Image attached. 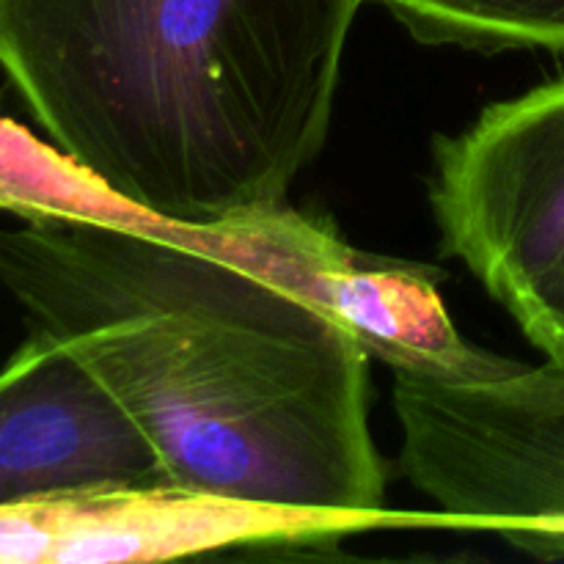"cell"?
<instances>
[{
	"mask_svg": "<svg viewBox=\"0 0 564 564\" xmlns=\"http://www.w3.org/2000/svg\"><path fill=\"white\" fill-rule=\"evenodd\" d=\"M0 286L147 433L176 488L341 518L383 507L369 350L308 297L176 235L36 218L0 229Z\"/></svg>",
	"mask_w": 564,
	"mask_h": 564,
	"instance_id": "cell-1",
	"label": "cell"
},
{
	"mask_svg": "<svg viewBox=\"0 0 564 564\" xmlns=\"http://www.w3.org/2000/svg\"><path fill=\"white\" fill-rule=\"evenodd\" d=\"M361 0H0V69L53 147L182 231L286 207Z\"/></svg>",
	"mask_w": 564,
	"mask_h": 564,
	"instance_id": "cell-2",
	"label": "cell"
},
{
	"mask_svg": "<svg viewBox=\"0 0 564 564\" xmlns=\"http://www.w3.org/2000/svg\"><path fill=\"white\" fill-rule=\"evenodd\" d=\"M402 471L455 527L564 562V361H507L482 378L394 369Z\"/></svg>",
	"mask_w": 564,
	"mask_h": 564,
	"instance_id": "cell-3",
	"label": "cell"
},
{
	"mask_svg": "<svg viewBox=\"0 0 564 564\" xmlns=\"http://www.w3.org/2000/svg\"><path fill=\"white\" fill-rule=\"evenodd\" d=\"M444 248L505 308L564 259V77L490 105L435 147Z\"/></svg>",
	"mask_w": 564,
	"mask_h": 564,
	"instance_id": "cell-4",
	"label": "cell"
},
{
	"mask_svg": "<svg viewBox=\"0 0 564 564\" xmlns=\"http://www.w3.org/2000/svg\"><path fill=\"white\" fill-rule=\"evenodd\" d=\"M176 488L113 394L61 345L28 330L0 369V507Z\"/></svg>",
	"mask_w": 564,
	"mask_h": 564,
	"instance_id": "cell-5",
	"label": "cell"
},
{
	"mask_svg": "<svg viewBox=\"0 0 564 564\" xmlns=\"http://www.w3.org/2000/svg\"><path fill=\"white\" fill-rule=\"evenodd\" d=\"M0 213L20 220L77 218L160 231L163 220L138 213L58 147L0 119Z\"/></svg>",
	"mask_w": 564,
	"mask_h": 564,
	"instance_id": "cell-6",
	"label": "cell"
},
{
	"mask_svg": "<svg viewBox=\"0 0 564 564\" xmlns=\"http://www.w3.org/2000/svg\"><path fill=\"white\" fill-rule=\"evenodd\" d=\"M419 42L479 53H564V0H375Z\"/></svg>",
	"mask_w": 564,
	"mask_h": 564,
	"instance_id": "cell-7",
	"label": "cell"
},
{
	"mask_svg": "<svg viewBox=\"0 0 564 564\" xmlns=\"http://www.w3.org/2000/svg\"><path fill=\"white\" fill-rule=\"evenodd\" d=\"M507 312L545 358L564 361V259Z\"/></svg>",
	"mask_w": 564,
	"mask_h": 564,
	"instance_id": "cell-8",
	"label": "cell"
},
{
	"mask_svg": "<svg viewBox=\"0 0 564 564\" xmlns=\"http://www.w3.org/2000/svg\"><path fill=\"white\" fill-rule=\"evenodd\" d=\"M47 505L0 507V564H47Z\"/></svg>",
	"mask_w": 564,
	"mask_h": 564,
	"instance_id": "cell-9",
	"label": "cell"
}]
</instances>
